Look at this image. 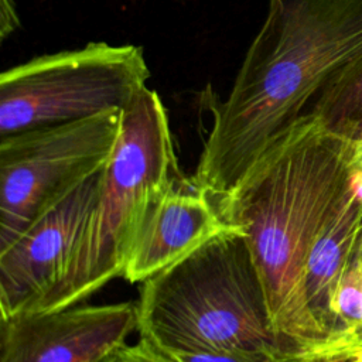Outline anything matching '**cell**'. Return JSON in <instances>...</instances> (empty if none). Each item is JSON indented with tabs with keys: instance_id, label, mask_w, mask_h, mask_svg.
Instances as JSON below:
<instances>
[{
	"instance_id": "obj_7",
	"label": "cell",
	"mask_w": 362,
	"mask_h": 362,
	"mask_svg": "<svg viewBox=\"0 0 362 362\" xmlns=\"http://www.w3.org/2000/svg\"><path fill=\"white\" fill-rule=\"evenodd\" d=\"M139 327L132 301L1 318L0 362H103Z\"/></svg>"
},
{
	"instance_id": "obj_8",
	"label": "cell",
	"mask_w": 362,
	"mask_h": 362,
	"mask_svg": "<svg viewBox=\"0 0 362 362\" xmlns=\"http://www.w3.org/2000/svg\"><path fill=\"white\" fill-rule=\"evenodd\" d=\"M99 177L83 182L0 250L1 318L40 311L59 284L96 201Z\"/></svg>"
},
{
	"instance_id": "obj_16",
	"label": "cell",
	"mask_w": 362,
	"mask_h": 362,
	"mask_svg": "<svg viewBox=\"0 0 362 362\" xmlns=\"http://www.w3.org/2000/svg\"><path fill=\"white\" fill-rule=\"evenodd\" d=\"M354 160L362 163V136L354 144Z\"/></svg>"
},
{
	"instance_id": "obj_15",
	"label": "cell",
	"mask_w": 362,
	"mask_h": 362,
	"mask_svg": "<svg viewBox=\"0 0 362 362\" xmlns=\"http://www.w3.org/2000/svg\"><path fill=\"white\" fill-rule=\"evenodd\" d=\"M0 35L1 40H4L20 25V23L13 0H0Z\"/></svg>"
},
{
	"instance_id": "obj_2",
	"label": "cell",
	"mask_w": 362,
	"mask_h": 362,
	"mask_svg": "<svg viewBox=\"0 0 362 362\" xmlns=\"http://www.w3.org/2000/svg\"><path fill=\"white\" fill-rule=\"evenodd\" d=\"M362 55V0H269L229 95L214 107L194 182L215 202Z\"/></svg>"
},
{
	"instance_id": "obj_11",
	"label": "cell",
	"mask_w": 362,
	"mask_h": 362,
	"mask_svg": "<svg viewBox=\"0 0 362 362\" xmlns=\"http://www.w3.org/2000/svg\"><path fill=\"white\" fill-rule=\"evenodd\" d=\"M307 112L339 137L356 141L362 136V55L328 79Z\"/></svg>"
},
{
	"instance_id": "obj_13",
	"label": "cell",
	"mask_w": 362,
	"mask_h": 362,
	"mask_svg": "<svg viewBox=\"0 0 362 362\" xmlns=\"http://www.w3.org/2000/svg\"><path fill=\"white\" fill-rule=\"evenodd\" d=\"M178 362H276L280 355H270L246 349H223V351H192L170 354Z\"/></svg>"
},
{
	"instance_id": "obj_12",
	"label": "cell",
	"mask_w": 362,
	"mask_h": 362,
	"mask_svg": "<svg viewBox=\"0 0 362 362\" xmlns=\"http://www.w3.org/2000/svg\"><path fill=\"white\" fill-rule=\"evenodd\" d=\"M317 358L325 361L362 362V322L328 334L317 344L307 346Z\"/></svg>"
},
{
	"instance_id": "obj_9",
	"label": "cell",
	"mask_w": 362,
	"mask_h": 362,
	"mask_svg": "<svg viewBox=\"0 0 362 362\" xmlns=\"http://www.w3.org/2000/svg\"><path fill=\"white\" fill-rule=\"evenodd\" d=\"M230 226L216 202L182 175L150 208L122 277L143 283Z\"/></svg>"
},
{
	"instance_id": "obj_10",
	"label": "cell",
	"mask_w": 362,
	"mask_h": 362,
	"mask_svg": "<svg viewBox=\"0 0 362 362\" xmlns=\"http://www.w3.org/2000/svg\"><path fill=\"white\" fill-rule=\"evenodd\" d=\"M362 262V163L352 156L345 191L321 230L307 264L310 307L325 329H332V300L342 274Z\"/></svg>"
},
{
	"instance_id": "obj_14",
	"label": "cell",
	"mask_w": 362,
	"mask_h": 362,
	"mask_svg": "<svg viewBox=\"0 0 362 362\" xmlns=\"http://www.w3.org/2000/svg\"><path fill=\"white\" fill-rule=\"evenodd\" d=\"M112 358L113 362H178L173 355L144 337H140L136 344H124Z\"/></svg>"
},
{
	"instance_id": "obj_4",
	"label": "cell",
	"mask_w": 362,
	"mask_h": 362,
	"mask_svg": "<svg viewBox=\"0 0 362 362\" xmlns=\"http://www.w3.org/2000/svg\"><path fill=\"white\" fill-rule=\"evenodd\" d=\"M181 177L167 110L158 93L144 86L120 110L96 201L64 277L40 311L79 304L122 277L150 208Z\"/></svg>"
},
{
	"instance_id": "obj_6",
	"label": "cell",
	"mask_w": 362,
	"mask_h": 362,
	"mask_svg": "<svg viewBox=\"0 0 362 362\" xmlns=\"http://www.w3.org/2000/svg\"><path fill=\"white\" fill-rule=\"evenodd\" d=\"M120 110L24 130L0 140V250L105 167Z\"/></svg>"
},
{
	"instance_id": "obj_17",
	"label": "cell",
	"mask_w": 362,
	"mask_h": 362,
	"mask_svg": "<svg viewBox=\"0 0 362 362\" xmlns=\"http://www.w3.org/2000/svg\"><path fill=\"white\" fill-rule=\"evenodd\" d=\"M103 362H113V358L112 356H109L106 361H103Z\"/></svg>"
},
{
	"instance_id": "obj_5",
	"label": "cell",
	"mask_w": 362,
	"mask_h": 362,
	"mask_svg": "<svg viewBox=\"0 0 362 362\" xmlns=\"http://www.w3.org/2000/svg\"><path fill=\"white\" fill-rule=\"evenodd\" d=\"M148 78L143 48L132 44L35 57L0 75V136L122 110Z\"/></svg>"
},
{
	"instance_id": "obj_1",
	"label": "cell",
	"mask_w": 362,
	"mask_h": 362,
	"mask_svg": "<svg viewBox=\"0 0 362 362\" xmlns=\"http://www.w3.org/2000/svg\"><path fill=\"white\" fill-rule=\"evenodd\" d=\"M355 141L305 112L281 132L216 206L246 236L272 325L287 352L327 337L307 296V264L338 205Z\"/></svg>"
},
{
	"instance_id": "obj_3",
	"label": "cell",
	"mask_w": 362,
	"mask_h": 362,
	"mask_svg": "<svg viewBox=\"0 0 362 362\" xmlns=\"http://www.w3.org/2000/svg\"><path fill=\"white\" fill-rule=\"evenodd\" d=\"M139 334L168 354H286L245 233L230 226L143 281Z\"/></svg>"
}]
</instances>
